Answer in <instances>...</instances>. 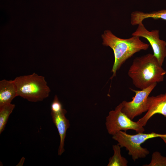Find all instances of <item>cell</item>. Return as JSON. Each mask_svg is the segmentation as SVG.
<instances>
[{"label": "cell", "instance_id": "cell-11", "mask_svg": "<svg viewBox=\"0 0 166 166\" xmlns=\"http://www.w3.org/2000/svg\"><path fill=\"white\" fill-rule=\"evenodd\" d=\"M131 16V24L133 26L138 25L142 23L144 19L149 18L166 20V10L154 11L149 13L136 11L132 12Z\"/></svg>", "mask_w": 166, "mask_h": 166}, {"label": "cell", "instance_id": "cell-3", "mask_svg": "<svg viewBox=\"0 0 166 166\" xmlns=\"http://www.w3.org/2000/svg\"><path fill=\"white\" fill-rule=\"evenodd\" d=\"M17 88V96L31 102L42 101L51 91L44 77L34 73L18 77L14 80Z\"/></svg>", "mask_w": 166, "mask_h": 166}, {"label": "cell", "instance_id": "cell-10", "mask_svg": "<svg viewBox=\"0 0 166 166\" xmlns=\"http://www.w3.org/2000/svg\"><path fill=\"white\" fill-rule=\"evenodd\" d=\"M16 96L17 88L14 80L3 79L0 81V106L11 103Z\"/></svg>", "mask_w": 166, "mask_h": 166}, {"label": "cell", "instance_id": "cell-14", "mask_svg": "<svg viewBox=\"0 0 166 166\" xmlns=\"http://www.w3.org/2000/svg\"><path fill=\"white\" fill-rule=\"evenodd\" d=\"M144 166H166V157L162 156L160 153L156 151L152 155L150 163L148 164L143 165Z\"/></svg>", "mask_w": 166, "mask_h": 166}, {"label": "cell", "instance_id": "cell-4", "mask_svg": "<svg viewBox=\"0 0 166 166\" xmlns=\"http://www.w3.org/2000/svg\"><path fill=\"white\" fill-rule=\"evenodd\" d=\"M166 136V134H161L152 132L144 133L139 132L135 135L127 134L126 132L119 131L113 136L112 138L117 141L121 147H125L128 154L134 161L139 158H144L149 153L146 148L141 146L146 140L154 138Z\"/></svg>", "mask_w": 166, "mask_h": 166}, {"label": "cell", "instance_id": "cell-8", "mask_svg": "<svg viewBox=\"0 0 166 166\" xmlns=\"http://www.w3.org/2000/svg\"><path fill=\"white\" fill-rule=\"evenodd\" d=\"M147 104V112L137 121L141 126H145L148 120L156 114H161L166 118V93L156 96H148Z\"/></svg>", "mask_w": 166, "mask_h": 166}, {"label": "cell", "instance_id": "cell-7", "mask_svg": "<svg viewBox=\"0 0 166 166\" xmlns=\"http://www.w3.org/2000/svg\"><path fill=\"white\" fill-rule=\"evenodd\" d=\"M138 25L136 30L132 35L144 38L148 41L152 49L154 55L162 66L166 57V42L160 38L159 30L149 31L142 22Z\"/></svg>", "mask_w": 166, "mask_h": 166}, {"label": "cell", "instance_id": "cell-5", "mask_svg": "<svg viewBox=\"0 0 166 166\" xmlns=\"http://www.w3.org/2000/svg\"><path fill=\"white\" fill-rule=\"evenodd\" d=\"M122 105L120 103L114 110L109 112L106 117L105 125L108 133L112 136L119 131L126 132L133 130L137 133L145 131L143 126L137 122L133 121L122 111Z\"/></svg>", "mask_w": 166, "mask_h": 166}, {"label": "cell", "instance_id": "cell-15", "mask_svg": "<svg viewBox=\"0 0 166 166\" xmlns=\"http://www.w3.org/2000/svg\"><path fill=\"white\" fill-rule=\"evenodd\" d=\"M51 112L54 113H59L63 109L61 104L59 101L56 95L55 96L53 101L51 104Z\"/></svg>", "mask_w": 166, "mask_h": 166}, {"label": "cell", "instance_id": "cell-17", "mask_svg": "<svg viewBox=\"0 0 166 166\" xmlns=\"http://www.w3.org/2000/svg\"><path fill=\"white\" fill-rule=\"evenodd\" d=\"M160 138L163 140L166 145V136H162Z\"/></svg>", "mask_w": 166, "mask_h": 166}, {"label": "cell", "instance_id": "cell-9", "mask_svg": "<svg viewBox=\"0 0 166 166\" xmlns=\"http://www.w3.org/2000/svg\"><path fill=\"white\" fill-rule=\"evenodd\" d=\"M66 110L63 109L61 112L54 113L51 112L53 121L57 128L60 137V143L58 154L60 156L65 151L64 142L67 129L70 126L69 120L66 117Z\"/></svg>", "mask_w": 166, "mask_h": 166}, {"label": "cell", "instance_id": "cell-1", "mask_svg": "<svg viewBox=\"0 0 166 166\" xmlns=\"http://www.w3.org/2000/svg\"><path fill=\"white\" fill-rule=\"evenodd\" d=\"M128 74L134 86L142 90L163 81L166 70L153 54L149 53L135 58Z\"/></svg>", "mask_w": 166, "mask_h": 166}, {"label": "cell", "instance_id": "cell-16", "mask_svg": "<svg viewBox=\"0 0 166 166\" xmlns=\"http://www.w3.org/2000/svg\"><path fill=\"white\" fill-rule=\"evenodd\" d=\"M25 160V158L24 157H22L21 159L20 162L18 164L17 166H22Z\"/></svg>", "mask_w": 166, "mask_h": 166}, {"label": "cell", "instance_id": "cell-13", "mask_svg": "<svg viewBox=\"0 0 166 166\" xmlns=\"http://www.w3.org/2000/svg\"><path fill=\"white\" fill-rule=\"evenodd\" d=\"M11 103L0 106V134L4 130L9 117L15 107Z\"/></svg>", "mask_w": 166, "mask_h": 166}, {"label": "cell", "instance_id": "cell-6", "mask_svg": "<svg viewBox=\"0 0 166 166\" xmlns=\"http://www.w3.org/2000/svg\"><path fill=\"white\" fill-rule=\"evenodd\" d=\"M157 84L154 83L140 90L130 89L135 93V95L132 98V101H124L122 102V112L132 120L135 117L147 111L148 109L147 98Z\"/></svg>", "mask_w": 166, "mask_h": 166}, {"label": "cell", "instance_id": "cell-12", "mask_svg": "<svg viewBox=\"0 0 166 166\" xmlns=\"http://www.w3.org/2000/svg\"><path fill=\"white\" fill-rule=\"evenodd\" d=\"M114 151L113 156L109 159L108 166H127L128 161L127 160L121 156V148L118 144L112 146Z\"/></svg>", "mask_w": 166, "mask_h": 166}, {"label": "cell", "instance_id": "cell-2", "mask_svg": "<svg viewBox=\"0 0 166 166\" xmlns=\"http://www.w3.org/2000/svg\"><path fill=\"white\" fill-rule=\"evenodd\" d=\"M102 38L103 44L110 47L114 52L115 59L112 70L113 74L110 79L116 76L117 71L127 59L137 52L147 50L149 45L142 41L140 37L132 36L122 39L117 37L109 30L104 31Z\"/></svg>", "mask_w": 166, "mask_h": 166}]
</instances>
